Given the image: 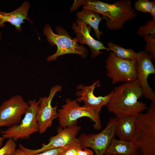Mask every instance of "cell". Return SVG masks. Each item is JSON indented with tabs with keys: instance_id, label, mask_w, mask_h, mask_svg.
<instances>
[{
	"instance_id": "cell-3",
	"label": "cell",
	"mask_w": 155,
	"mask_h": 155,
	"mask_svg": "<svg viewBox=\"0 0 155 155\" xmlns=\"http://www.w3.org/2000/svg\"><path fill=\"white\" fill-rule=\"evenodd\" d=\"M136 116L132 142L140 155H155V102Z\"/></svg>"
},
{
	"instance_id": "cell-25",
	"label": "cell",
	"mask_w": 155,
	"mask_h": 155,
	"mask_svg": "<svg viewBox=\"0 0 155 155\" xmlns=\"http://www.w3.org/2000/svg\"><path fill=\"white\" fill-rule=\"evenodd\" d=\"M65 147L59 148L49 150L34 155H60L62 152Z\"/></svg>"
},
{
	"instance_id": "cell-11",
	"label": "cell",
	"mask_w": 155,
	"mask_h": 155,
	"mask_svg": "<svg viewBox=\"0 0 155 155\" xmlns=\"http://www.w3.org/2000/svg\"><path fill=\"white\" fill-rule=\"evenodd\" d=\"M138 54L135 62L137 80L139 83L143 96L152 102H155V93L148 82L150 75L155 74V68L152 62L154 58L145 50L139 51Z\"/></svg>"
},
{
	"instance_id": "cell-24",
	"label": "cell",
	"mask_w": 155,
	"mask_h": 155,
	"mask_svg": "<svg viewBox=\"0 0 155 155\" xmlns=\"http://www.w3.org/2000/svg\"><path fill=\"white\" fill-rule=\"evenodd\" d=\"M83 149L80 142L72 143L63 150L60 155H77V152L79 149Z\"/></svg>"
},
{
	"instance_id": "cell-26",
	"label": "cell",
	"mask_w": 155,
	"mask_h": 155,
	"mask_svg": "<svg viewBox=\"0 0 155 155\" xmlns=\"http://www.w3.org/2000/svg\"><path fill=\"white\" fill-rule=\"evenodd\" d=\"M77 155H94L93 152L87 148L79 149L77 152Z\"/></svg>"
},
{
	"instance_id": "cell-2",
	"label": "cell",
	"mask_w": 155,
	"mask_h": 155,
	"mask_svg": "<svg viewBox=\"0 0 155 155\" xmlns=\"http://www.w3.org/2000/svg\"><path fill=\"white\" fill-rule=\"evenodd\" d=\"M83 4L84 7L102 15L106 27L112 30H121L127 21L137 16L130 0H119L113 3L88 0L84 1Z\"/></svg>"
},
{
	"instance_id": "cell-16",
	"label": "cell",
	"mask_w": 155,
	"mask_h": 155,
	"mask_svg": "<svg viewBox=\"0 0 155 155\" xmlns=\"http://www.w3.org/2000/svg\"><path fill=\"white\" fill-rule=\"evenodd\" d=\"M136 117V116H128L117 118L115 133L119 140L132 141Z\"/></svg>"
},
{
	"instance_id": "cell-31",
	"label": "cell",
	"mask_w": 155,
	"mask_h": 155,
	"mask_svg": "<svg viewBox=\"0 0 155 155\" xmlns=\"http://www.w3.org/2000/svg\"><path fill=\"white\" fill-rule=\"evenodd\" d=\"M1 38V34L0 32V39Z\"/></svg>"
},
{
	"instance_id": "cell-22",
	"label": "cell",
	"mask_w": 155,
	"mask_h": 155,
	"mask_svg": "<svg viewBox=\"0 0 155 155\" xmlns=\"http://www.w3.org/2000/svg\"><path fill=\"white\" fill-rule=\"evenodd\" d=\"M153 1L148 0H139L134 4L135 9L144 13H150L152 8Z\"/></svg>"
},
{
	"instance_id": "cell-14",
	"label": "cell",
	"mask_w": 155,
	"mask_h": 155,
	"mask_svg": "<svg viewBox=\"0 0 155 155\" xmlns=\"http://www.w3.org/2000/svg\"><path fill=\"white\" fill-rule=\"evenodd\" d=\"M72 29L76 33V38L78 42L82 44H86L91 51V59L94 58L100 54L103 53L100 50L105 49L109 52L108 49L105 47L103 43L95 40L90 34L91 27L83 24L73 22Z\"/></svg>"
},
{
	"instance_id": "cell-8",
	"label": "cell",
	"mask_w": 155,
	"mask_h": 155,
	"mask_svg": "<svg viewBox=\"0 0 155 155\" xmlns=\"http://www.w3.org/2000/svg\"><path fill=\"white\" fill-rule=\"evenodd\" d=\"M116 123L117 118H111L105 128L100 133H82L78 138L82 149L90 148L94 151L96 155H104L115 135Z\"/></svg>"
},
{
	"instance_id": "cell-5",
	"label": "cell",
	"mask_w": 155,
	"mask_h": 155,
	"mask_svg": "<svg viewBox=\"0 0 155 155\" xmlns=\"http://www.w3.org/2000/svg\"><path fill=\"white\" fill-rule=\"evenodd\" d=\"M57 111L58 120L61 127L65 128L77 125L78 120L82 117L89 118L94 123L93 126L96 130L102 127L99 114L85 105L80 106L76 100L69 98Z\"/></svg>"
},
{
	"instance_id": "cell-18",
	"label": "cell",
	"mask_w": 155,
	"mask_h": 155,
	"mask_svg": "<svg viewBox=\"0 0 155 155\" xmlns=\"http://www.w3.org/2000/svg\"><path fill=\"white\" fill-rule=\"evenodd\" d=\"M105 153L122 155H138V152L132 142L117 140H111Z\"/></svg>"
},
{
	"instance_id": "cell-21",
	"label": "cell",
	"mask_w": 155,
	"mask_h": 155,
	"mask_svg": "<svg viewBox=\"0 0 155 155\" xmlns=\"http://www.w3.org/2000/svg\"><path fill=\"white\" fill-rule=\"evenodd\" d=\"M16 150L15 141L9 139L5 144L0 148V155H13Z\"/></svg>"
},
{
	"instance_id": "cell-27",
	"label": "cell",
	"mask_w": 155,
	"mask_h": 155,
	"mask_svg": "<svg viewBox=\"0 0 155 155\" xmlns=\"http://www.w3.org/2000/svg\"><path fill=\"white\" fill-rule=\"evenodd\" d=\"M150 13L153 19H155V1L153 0V4Z\"/></svg>"
},
{
	"instance_id": "cell-4",
	"label": "cell",
	"mask_w": 155,
	"mask_h": 155,
	"mask_svg": "<svg viewBox=\"0 0 155 155\" xmlns=\"http://www.w3.org/2000/svg\"><path fill=\"white\" fill-rule=\"evenodd\" d=\"M56 30L57 34L53 32L49 25L46 24L43 30L44 34L50 44L52 46L56 45L57 47L56 52L47 57V61H56L58 57L67 54H78L83 58L87 56V49L79 45L78 40L76 38H71L65 29L60 26H57Z\"/></svg>"
},
{
	"instance_id": "cell-29",
	"label": "cell",
	"mask_w": 155,
	"mask_h": 155,
	"mask_svg": "<svg viewBox=\"0 0 155 155\" xmlns=\"http://www.w3.org/2000/svg\"><path fill=\"white\" fill-rule=\"evenodd\" d=\"M5 139V138L2 137H0V148L2 147L3 141Z\"/></svg>"
},
{
	"instance_id": "cell-1",
	"label": "cell",
	"mask_w": 155,
	"mask_h": 155,
	"mask_svg": "<svg viewBox=\"0 0 155 155\" xmlns=\"http://www.w3.org/2000/svg\"><path fill=\"white\" fill-rule=\"evenodd\" d=\"M113 93L107 107L109 112L119 118L128 116H137L148 108L139 99L143 93L139 82L124 83L115 87Z\"/></svg>"
},
{
	"instance_id": "cell-30",
	"label": "cell",
	"mask_w": 155,
	"mask_h": 155,
	"mask_svg": "<svg viewBox=\"0 0 155 155\" xmlns=\"http://www.w3.org/2000/svg\"><path fill=\"white\" fill-rule=\"evenodd\" d=\"M104 155H122L119 154H108L106 153H105L104 154Z\"/></svg>"
},
{
	"instance_id": "cell-7",
	"label": "cell",
	"mask_w": 155,
	"mask_h": 155,
	"mask_svg": "<svg viewBox=\"0 0 155 155\" xmlns=\"http://www.w3.org/2000/svg\"><path fill=\"white\" fill-rule=\"evenodd\" d=\"M135 60L121 59L112 52H109L105 62L106 75L111 79L113 85L118 82L127 83L137 80Z\"/></svg>"
},
{
	"instance_id": "cell-15",
	"label": "cell",
	"mask_w": 155,
	"mask_h": 155,
	"mask_svg": "<svg viewBox=\"0 0 155 155\" xmlns=\"http://www.w3.org/2000/svg\"><path fill=\"white\" fill-rule=\"evenodd\" d=\"M30 5L28 1H25L15 10L9 13L0 11V27H3L5 23L8 22L15 26L16 29L20 31L21 24L27 18L28 13Z\"/></svg>"
},
{
	"instance_id": "cell-12",
	"label": "cell",
	"mask_w": 155,
	"mask_h": 155,
	"mask_svg": "<svg viewBox=\"0 0 155 155\" xmlns=\"http://www.w3.org/2000/svg\"><path fill=\"white\" fill-rule=\"evenodd\" d=\"M61 90V86L56 85L51 88L48 96L39 98L40 104L36 120L40 134L44 133L48 128L51 127L53 120L58 117L57 106L56 105L53 107L51 103L55 94Z\"/></svg>"
},
{
	"instance_id": "cell-20",
	"label": "cell",
	"mask_w": 155,
	"mask_h": 155,
	"mask_svg": "<svg viewBox=\"0 0 155 155\" xmlns=\"http://www.w3.org/2000/svg\"><path fill=\"white\" fill-rule=\"evenodd\" d=\"M137 34L140 36L143 37L147 34L155 36V19L147 21L144 25L138 28Z\"/></svg>"
},
{
	"instance_id": "cell-17",
	"label": "cell",
	"mask_w": 155,
	"mask_h": 155,
	"mask_svg": "<svg viewBox=\"0 0 155 155\" xmlns=\"http://www.w3.org/2000/svg\"><path fill=\"white\" fill-rule=\"evenodd\" d=\"M77 19L76 23L83 24L89 25L94 29L96 36L98 40L100 39V36L103 32L100 31L99 25L100 22L103 19L99 16V14L94 11L83 7L81 11L77 13Z\"/></svg>"
},
{
	"instance_id": "cell-6",
	"label": "cell",
	"mask_w": 155,
	"mask_h": 155,
	"mask_svg": "<svg viewBox=\"0 0 155 155\" xmlns=\"http://www.w3.org/2000/svg\"><path fill=\"white\" fill-rule=\"evenodd\" d=\"M29 107L23 119L18 124L11 126L5 130H0L2 137L17 141L19 139H28L31 135L38 131L36 116L40 104L38 100H29Z\"/></svg>"
},
{
	"instance_id": "cell-28",
	"label": "cell",
	"mask_w": 155,
	"mask_h": 155,
	"mask_svg": "<svg viewBox=\"0 0 155 155\" xmlns=\"http://www.w3.org/2000/svg\"><path fill=\"white\" fill-rule=\"evenodd\" d=\"M13 155H27L26 153L20 149H16Z\"/></svg>"
},
{
	"instance_id": "cell-23",
	"label": "cell",
	"mask_w": 155,
	"mask_h": 155,
	"mask_svg": "<svg viewBox=\"0 0 155 155\" xmlns=\"http://www.w3.org/2000/svg\"><path fill=\"white\" fill-rule=\"evenodd\" d=\"M146 42L145 50L155 58V36L147 34L143 36Z\"/></svg>"
},
{
	"instance_id": "cell-10",
	"label": "cell",
	"mask_w": 155,
	"mask_h": 155,
	"mask_svg": "<svg viewBox=\"0 0 155 155\" xmlns=\"http://www.w3.org/2000/svg\"><path fill=\"white\" fill-rule=\"evenodd\" d=\"M81 128L80 126L76 125L62 129H58L57 134L50 137L49 142L46 144H43L40 148L30 149L21 144H19V148L27 155H34L49 150L65 147L72 143L80 142L76 136Z\"/></svg>"
},
{
	"instance_id": "cell-13",
	"label": "cell",
	"mask_w": 155,
	"mask_h": 155,
	"mask_svg": "<svg viewBox=\"0 0 155 155\" xmlns=\"http://www.w3.org/2000/svg\"><path fill=\"white\" fill-rule=\"evenodd\" d=\"M100 81L97 80L89 86L80 84L77 86L76 89L80 90L75 93L78 97L76 100L77 102H83L85 106L98 114L100 113L103 106H107L113 93V90L108 95L104 96H96L94 94V90L100 86Z\"/></svg>"
},
{
	"instance_id": "cell-19",
	"label": "cell",
	"mask_w": 155,
	"mask_h": 155,
	"mask_svg": "<svg viewBox=\"0 0 155 155\" xmlns=\"http://www.w3.org/2000/svg\"><path fill=\"white\" fill-rule=\"evenodd\" d=\"M109 52H112L118 58L124 60H135L138 57V52L131 49H126L111 42L107 43Z\"/></svg>"
},
{
	"instance_id": "cell-9",
	"label": "cell",
	"mask_w": 155,
	"mask_h": 155,
	"mask_svg": "<svg viewBox=\"0 0 155 155\" xmlns=\"http://www.w3.org/2000/svg\"><path fill=\"white\" fill-rule=\"evenodd\" d=\"M29 107L20 95L12 96L0 106V127L19 124Z\"/></svg>"
}]
</instances>
